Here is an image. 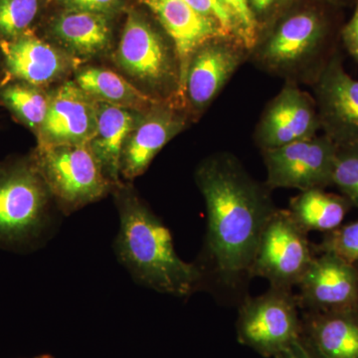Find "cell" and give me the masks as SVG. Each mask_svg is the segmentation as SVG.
Listing matches in <instances>:
<instances>
[{"label":"cell","instance_id":"8","mask_svg":"<svg viewBox=\"0 0 358 358\" xmlns=\"http://www.w3.org/2000/svg\"><path fill=\"white\" fill-rule=\"evenodd\" d=\"M315 255L308 233L288 209L274 212L264 228L251 268L252 279L263 278L270 287L293 289Z\"/></svg>","mask_w":358,"mask_h":358},{"label":"cell","instance_id":"32","mask_svg":"<svg viewBox=\"0 0 358 358\" xmlns=\"http://www.w3.org/2000/svg\"><path fill=\"white\" fill-rule=\"evenodd\" d=\"M275 358H317L301 343V339Z\"/></svg>","mask_w":358,"mask_h":358},{"label":"cell","instance_id":"21","mask_svg":"<svg viewBox=\"0 0 358 358\" xmlns=\"http://www.w3.org/2000/svg\"><path fill=\"white\" fill-rule=\"evenodd\" d=\"M75 83L96 102L110 103L134 112L145 113L157 103H167L134 87L114 71L103 67H85L79 70Z\"/></svg>","mask_w":358,"mask_h":358},{"label":"cell","instance_id":"33","mask_svg":"<svg viewBox=\"0 0 358 358\" xmlns=\"http://www.w3.org/2000/svg\"><path fill=\"white\" fill-rule=\"evenodd\" d=\"M319 1L336 7V8L343 9V7L353 6L355 0H319Z\"/></svg>","mask_w":358,"mask_h":358},{"label":"cell","instance_id":"25","mask_svg":"<svg viewBox=\"0 0 358 358\" xmlns=\"http://www.w3.org/2000/svg\"><path fill=\"white\" fill-rule=\"evenodd\" d=\"M333 185L358 209V145L338 147Z\"/></svg>","mask_w":358,"mask_h":358},{"label":"cell","instance_id":"20","mask_svg":"<svg viewBox=\"0 0 358 358\" xmlns=\"http://www.w3.org/2000/svg\"><path fill=\"white\" fill-rule=\"evenodd\" d=\"M52 34L75 61L95 57L109 46L112 30L106 14L69 10L52 24Z\"/></svg>","mask_w":358,"mask_h":358},{"label":"cell","instance_id":"35","mask_svg":"<svg viewBox=\"0 0 358 358\" xmlns=\"http://www.w3.org/2000/svg\"><path fill=\"white\" fill-rule=\"evenodd\" d=\"M355 266H357V270H358V264H357V265H355Z\"/></svg>","mask_w":358,"mask_h":358},{"label":"cell","instance_id":"30","mask_svg":"<svg viewBox=\"0 0 358 358\" xmlns=\"http://www.w3.org/2000/svg\"><path fill=\"white\" fill-rule=\"evenodd\" d=\"M355 10L352 18L343 24L341 31V43L358 64V0L353 2Z\"/></svg>","mask_w":358,"mask_h":358},{"label":"cell","instance_id":"12","mask_svg":"<svg viewBox=\"0 0 358 358\" xmlns=\"http://www.w3.org/2000/svg\"><path fill=\"white\" fill-rule=\"evenodd\" d=\"M312 88L322 134L338 148L358 145V80L346 72L341 50Z\"/></svg>","mask_w":358,"mask_h":358},{"label":"cell","instance_id":"19","mask_svg":"<svg viewBox=\"0 0 358 358\" xmlns=\"http://www.w3.org/2000/svg\"><path fill=\"white\" fill-rule=\"evenodd\" d=\"M96 133L90 148L105 176L119 187L122 152L143 113L102 102H96Z\"/></svg>","mask_w":358,"mask_h":358},{"label":"cell","instance_id":"15","mask_svg":"<svg viewBox=\"0 0 358 358\" xmlns=\"http://www.w3.org/2000/svg\"><path fill=\"white\" fill-rule=\"evenodd\" d=\"M192 121L187 110L160 103L143 113L127 140L121 160V176L133 180L147 171L155 155Z\"/></svg>","mask_w":358,"mask_h":358},{"label":"cell","instance_id":"23","mask_svg":"<svg viewBox=\"0 0 358 358\" xmlns=\"http://www.w3.org/2000/svg\"><path fill=\"white\" fill-rule=\"evenodd\" d=\"M0 103L18 122L36 134L48 112L50 93L44 88L25 82L2 81L0 83Z\"/></svg>","mask_w":358,"mask_h":358},{"label":"cell","instance_id":"18","mask_svg":"<svg viewBox=\"0 0 358 358\" xmlns=\"http://www.w3.org/2000/svg\"><path fill=\"white\" fill-rule=\"evenodd\" d=\"M303 345L317 358H358V308L301 312Z\"/></svg>","mask_w":358,"mask_h":358},{"label":"cell","instance_id":"3","mask_svg":"<svg viewBox=\"0 0 358 358\" xmlns=\"http://www.w3.org/2000/svg\"><path fill=\"white\" fill-rule=\"evenodd\" d=\"M117 192L120 230L115 248L136 281L179 298L192 296L203 287V268L178 255L169 228L124 186Z\"/></svg>","mask_w":358,"mask_h":358},{"label":"cell","instance_id":"29","mask_svg":"<svg viewBox=\"0 0 358 358\" xmlns=\"http://www.w3.org/2000/svg\"><path fill=\"white\" fill-rule=\"evenodd\" d=\"M294 1V0H248L249 8L258 28L259 34L291 6Z\"/></svg>","mask_w":358,"mask_h":358},{"label":"cell","instance_id":"10","mask_svg":"<svg viewBox=\"0 0 358 358\" xmlns=\"http://www.w3.org/2000/svg\"><path fill=\"white\" fill-rule=\"evenodd\" d=\"M249 61V50L241 40L221 35L205 42L193 54L186 75V110L199 119L217 98L233 75Z\"/></svg>","mask_w":358,"mask_h":358},{"label":"cell","instance_id":"34","mask_svg":"<svg viewBox=\"0 0 358 358\" xmlns=\"http://www.w3.org/2000/svg\"><path fill=\"white\" fill-rule=\"evenodd\" d=\"M3 79V69H2L1 54H0V82Z\"/></svg>","mask_w":358,"mask_h":358},{"label":"cell","instance_id":"26","mask_svg":"<svg viewBox=\"0 0 358 358\" xmlns=\"http://www.w3.org/2000/svg\"><path fill=\"white\" fill-rule=\"evenodd\" d=\"M315 253H331L346 262L358 264V219L341 224L338 228L324 233L320 244H313Z\"/></svg>","mask_w":358,"mask_h":358},{"label":"cell","instance_id":"31","mask_svg":"<svg viewBox=\"0 0 358 358\" xmlns=\"http://www.w3.org/2000/svg\"><path fill=\"white\" fill-rule=\"evenodd\" d=\"M69 10L106 14L114 10L120 0H60Z\"/></svg>","mask_w":358,"mask_h":358},{"label":"cell","instance_id":"27","mask_svg":"<svg viewBox=\"0 0 358 358\" xmlns=\"http://www.w3.org/2000/svg\"><path fill=\"white\" fill-rule=\"evenodd\" d=\"M227 7L238 33V37L251 51L258 39V28L249 8L248 0H222Z\"/></svg>","mask_w":358,"mask_h":358},{"label":"cell","instance_id":"4","mask_svg":"<svg viewBox=\"0 0 358 358\" xmlns=\"http://www.w3.org/2000/svg\"><path fill=\"white\" fill-rule=\"evenodd\" d=\"M114 59L150 96L186 109L173 41L138 14H129Z\"/></svg>","mask_w":358,"mask_h":358},{"label":"cell","instance_id":"22","mask_svg":"<svg viewBox=\"0 0 358 358\" xmlns=\"http://www.w3.org/2000/svg\"><path fill=\"white\" fill-rule=\"evenodd\" d=\"M352 208L350 200L343 194L327 192L326 189L301 192L289 201L288 210L301 229L310 233H329L343 224Z\"/></svg>","mask_w":358,"mask_h":358},{"label":"cell","instance_id":"2","mask_svg":"<svg viewBox=\"0 0 358 358\" xmlns=\"http://www.w3.org/2000/svg\"><path fill=\"white\" fill-rule=\"evenodd\" d=\"M341 9L319 0L294 3L259 34L249 61L272 76L313 87L339 49Z\"/></svg>","mask_w":358,"mask_h":358},{"label":"cell","instance_id":"11","mask_svg":"<svg viewBox=\"0 0 358 358\" xmlns=\"http://www.w3.org/2000/svg\"><path fill=\"white\" fill-rule=\"evenodd\" d=\"M322 131L313 96L294 82H285L281 91L267 103L254 131V141L263 150L306 138Z\"/></svg>","mask_w":358,"mask_h":358},{"label":"cell","instance_id":"7","mask_svg":"<svg viewBox=\"0 0 358 358\" xmlns=\"http://www.w3.org/2000/svg\"><path fill=\"white\" fill-rule=\"evenodd\" d=\"M51 199L32 159L0 164V241L13 243L38 234Z\"/></svg>","mask_w":358,"mask_h":358},{"label":"cell","instance_id":"1","mask_svg":"<svg viewBox=\"0 0 358 358\" xmlns=\"http://www.w3.org/2000/svg\"><path fill=\"white\" fill-rule=\"evenodd\" d=\"M196 183L207 211L205 275L241 301L268 219L277 210L272 190L257 180L230 152L207 157L197 169Z\"/></svg>","mask_w":358,"mask_h":358},{"label":"cell","instance_id":"14","mask_svg":"<svg viewBox=\"0 0 358 358\" xmlns=\"http://www.w3.org/2000/svg\"><path fill=\"white\" fill-rule=\"evenodd\" d=\"M96 102L75 81L50 93L48 112L38 133L37 147L89 145L96 129Z\"/></svg>","mask_w":358,"mask_h":358},{"label":"cell","instance_id":"24","mask_svg":"<svg viewBox=\"0 0 358 358\" xmlns=\"http://www.w3.org/2000/svg\"><path fill=\"white\" fill-rule=\"evenodd\" d=\"M40 0H0V41L31 31Z\"/></svg>","mask_w":358,"mask_h":358},{"label":"cell","instance_id":"6","mask_svg":"<svg viewBox=\"0 0 358 358\" xmlns=\"http://www.w3.org/2000/svg\"><path fill=\"white\" fill-rule=\"evenodd\" d=\"M237 339L266 358H275L301 339V313L293 289L270 287L239 303Z\"/></svg>","mask_w":358,"mask_h":358},{"label":"cell","instance_id":"17","mask_svg":"<svg viewBox=\"0 0 358 358\" xmlns=\"http://www.w3.org/2000/svg\"><path fill=\"white\" fill-rule=\"evenodd\" d=\"M143 2L155 13L162 29L173 41L178 54L181 92L185 98L186 75L194 52L208 40L227 34L214 21L188 6L185 0H143Z\"/></svg>","mask_w":358,"mask_h":358},{"label":"cell","instance_id":"13","mask_svg":"<svg viewBox=\"0 0 358 358\" xmlns=\"http://www.w3.org/2000/svg\"><path fill=\"white\" fill-rule=\"evenodd\" d=\"M296 288L301 312L331 313L358 308L357 266L331 253H315Z\"/></svg>","mask_w":358,"mask_h":358},{"label":"cell","instance_id":"28","mask_svg":"<svg viewBox=\"0 0 358 358\" xmlns=\"http://www.w3.org/2000/svg\"><path fill=\"white\" fill-rule=\"evenodd\" d=\"M195 11L216 23L225 34L238 37L236 25L222 0H185Z\"/></svg>","mask_w":358,"mask_h":358},{"label":"cell","instance_id":"5","mask_svg":"<svg viewBox=\"0 0 358 358\" xmlns=\"http://www.w3.org/2000/svg\"><path fill=\"white\" fill-rule=\"evenodd\" d=\"M31 159L52 199L66 213L98 201L117 188L103 173L90 145L37 147Z\"/></svg>","mask_w":358,"mask_h":358},{"label":"cell","instance_id":"9","mask_svg":"<svg viewBox=\"0 0 358 358\" xmlns=\"http://www.w3.org/2000/svg\"><path fill=\"white\" fill-rule=\"evenodd\" d=\"M261 152L267 171L265 185L271 190L294 188L301 192L333 185L338 145L326 134Z\"/></svg>","mask_w":358,"mask_h":358},{"label":"cell","instance_id":"36","mask_svg":"<svg viewBox=\"0 0 358 358\" xmlns=\"http://www.w3.org/2000/svg\"><path fill=\"white\" fill-rule=\"evenodd\" d=\"M44 358H49V357H44Z\"/></svg>","mask_w":358,"mask_h":358},{"label":"cell","instance_id":"16","mask_svg":"<svg viewBox=\"0 0 358 358\" xmlns=\"http://www.w3.org/2000/svg\"><path fill=\"white\" fill-rule=\"evenodd\" d=\"M0 54L2 81L15 80L44 89L64 77L76 62L32 31L0 41Z\"/></svg>","mask_w":358,"mask_h":358}]
</instances>
